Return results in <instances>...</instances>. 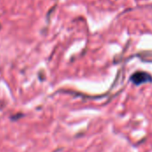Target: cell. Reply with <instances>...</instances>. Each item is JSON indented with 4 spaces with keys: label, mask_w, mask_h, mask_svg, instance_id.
<instances>
[{
    "label": "cell",
    "mask_w": 152,
    "mask_h": 152,
    "mask_svg": "<svg viewBox=\"0 0 152 152\" xmlns=\"http://www.w3.org/2000/svg\"><path fill=\"white\" fill-rule=\"evenodd\" d=\"M131 80H132V82L134 85L140 86V85L144 84V83L151 82L152 77L151 76L149 75L148 73H145V72H136V73H134L131 77Z\"/></svg>",
    "instance_id": "1"
}]
</instances>
